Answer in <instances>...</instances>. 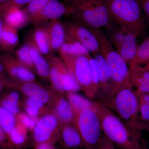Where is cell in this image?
I'll return each mask as SVG.
<instances>
[{
    "label": "cell",
    "mask_w": 149,
    "mask_h": 149,
    "mask_svg": "<svg viewBox=\"0 0 149 149\" xmlns=\"http://www.w3.org/2000/svg\"><path fill=\"white\" fill-rule=\"evenodd\" d=\"M19 41L17 29L4 22L0 50L8 52L13 49L18 45Z\"/></svg>",
    "instance_id": "obj_24"
},
{
    "label": "cell",
    "mask_w": 149,
    "mask_h": 149,
    "mask_svg": "<svg viewBox=\"0 0 149 149\" xmlns=\"http://www.w3.org/2000/svg\"><path fill=\"white\" fill-rule=\"evenodd\" d=\"M0 61L5 71L13 80L22 82H33L35 75L32 71L23 66L14 56L10 53L0 54Z\"/></svg>",
    "instance_id": "obj_10"
},
{
    "label": "cell",
    "mask_w": 149,
    "mask_h": 149,
    "mask_svg": "<svg viewBox=\"0 0 149 149\" xmlns=\"http://www.w3.org/2000/svg\"><path fill=\"white\" fill-rule=\"evenodd\" d=\"M90 29L98 40L102 55L108 68L111 78L112 96L123 89L132 88L128 65L116 52L106 35L100 29Z\"/></svg>",
    "instance_id": "obj_2"
},
{
    "label": "cell",
    "mask_w": 149,
    "mask_h": 149,
    "mask_svg": "<svg viewBox=\"0 0 149 149\" xmlns=\"http://www.w3.org/2000/svg\"><path fill=\"white\" fill-rule=\"evenodd\" d=\"M104 135L120 149H139L142 131L133 128L102 105L98 114Z\"/></svg>",
    "instance_id": "obj_1"
},
{
    "label": "cell",
    "mask_w": 149,
    "mask_h": 149,
    "mask_svg": "<svg viewBox=\"0 0 149 149\" xmlns=\"http://www.w3.org/2000/svg\"><path fill=\"white\" fill-rule=\"evenodd\" d=\"M5 69L2 63L0 61V78L3 80H7V79L5 76Z\"/></svg>",
    "instance_id": "obj_42"
},
{
    "label": "cell",
    "mask_w": 149,
    "mask_h": 149,
    "mask_svg": "<svg viewBox=\"0 0 149 149\" xmlns=\"http://www.w3.org/2000/svg\"><path fill=\"white\" fill-rule=\"evenodd\" d=\"M74 125L81 136L85 149H97L102 136L101 124L95 112L85 110L75 116Z\"/></svg>",
    "instance_id": "obj_7"
},
{
    "label": "cell",
    "mask_w": 149,
    "mask_h": 149,
    "mask_svg": "<svg viewBox=\"0 0 149 149\" xmlns=\"http://www.w3.org/2000/svg\"><path fill=\"white\" fill-rule=\"evenodd\" d=\"M71 8L58 0H51L37 15L31 19L30 23L35 25L42 24L48 21L59 19L64 15H69Z\"/></svg>",
    "instance_id": "obj_12"
},
{
    "label": "cell",
    "mask_w": 149,
    "mask_h": 149,
    "mask_svg": "<svg viewBox=\"0 0 149 149\" xmlns=\"http://www.w3.org/2000/svg\"></svg>",
    "instance_id": "obj_49"
},
{
    "label": "cell",
    "mask_w": 149,
    "mask_h": 149,
    "mask_svg": "<svg viewBox=\"0 0 149 149\" xmlns=\"http://www.w3.org/2000/svg\"><path fill=\"white\" fill-rule=\"evenodd\" d=\"M19 93L17 91H13L2 101L1 106L8 111L11 113L16 116L19 112Z\"/></svg>",
    "instance_id": "obj_29"
},
{
    "label": "cell",
    "mask_w": 149,
    "mask_h": 149,
    "mask_svg": "<svg viewBox=\"0 0 149 149\" xmlns=\"http://www.w3.org/2000/svg\"><path fill=\"white\" fill-rule=\"evenodd\" d=\"M97 149H115V145L104 135H102Z\"/></svg>",
    "instance_id": "obj_36"
},
{
    "label": "cell",
    "mask_w": 149,
    "mask_h": 149,
    "mask_svg": "<svg viewBox=\"0 0 149 149\" xmlns=\"http://www.w3.org/2000/svg\"><path fill=\"white\" fill-rule=\"evenodd\" d=\"M8 80H4L0 78V92L2 90L4 86L7 85Z\"/></svg>",
    "instance_id": "obj_46"
},
{
    "label": "cell",
    "mask_w": 149,
    "mask_h": 149,
    "mask_svg": "<svg viewBox=\"0 0 149 149\" xmlns=\"http://www.w3.org/2000/svg\"><path fill=\"white\" fill-rule=\"evenodd\" d=\"M142 13L149 24V0H138Z\"/></svg>",
    "instance_id": "obj_37"
},
{
    "label": "cell",
    "mask_w": 149,
    "mask_h": 149,
    "mask_svg": "<svg viewBox=\"0 0 149 149\" xmlns=\"http://www.w3.org/2000/svg\"><path fill=\"white\" fill-rule=\"evenodd\" d=\"M143 68L145 69L146 70L148 71H149V63L145 65V66L143 67Z\"/></svg>",
    "instance_id": "obj_47"
},
{
    "label": "cell",
    "mask_w": 149,
    "mask_h": 149,
    "mask_svg": "<svg viewBox=\"0 0 149 149\" xmlns=\"http://www.w3.org/2000/svg\"><path fill=\"white\" fill-rule=\"evenodd\" d=\"M51 0H32L23 9L31 21V19L40 13Z\"/></svg>",
    "instance_id": "obj_31"
},
{
    "label": "cell",
    "mask_w": 149,
    "mask_h": 149,
    "mask_svg": "<svg viewBox=\"0 0 149 149\" xmlns=\"http://www.w3.org/2000/svg\"><path fill=\"white\" fill-rule=\"evenodd\" d=\"M148 63H149V37L139 45L136 56L129 66V68Z\"/></svg>",
    "instance_id": "obj_27"
},
{
    "label": "cell",
    "mask_w": 149,
    "mask_h": 149,
    "mask_svg": "<svg viewBox=\"0 0 149 149\" xmlns=\"http://www.w3.org/2000/svg\"><path fill=\"white\" fill-rule=\"evenodd\" d=\"M35 149H54L50 143H43L36 145Z\"/></svg>",
    "instance_id": "obj_41"
},
{
    "label": "cell",
    "mask_w": 149,
    "mask_h": 149,
    "mask_svg": "<svg viewBox=\"0 0 149 149\" xmlns=\"http://www.w3.org/2000/svg\"><path fill=\"white\" fill-rule=\"evenodd\" d=\"M63 24L67 35L85 46L93 56L101 53L98 40L91 29L73 19Z\"/></svg>",
    "instance_id": "obj_9"
},
{
    "label": "cell",
    "mask_w": 149,
    "mask_h": 149,
    "mask_svg": "<svg viewBox=\"0 0 149 149\" xmlns=\"http://www.w3.org/2000/svg\"><path fill=\"white\" fill-rule=\"evenodd\" d=\"M139 101L140 119L142 122L149 121V94L136 91Z\"/></svg>",
    "instance_id": "obj_30"
},
{
    "label": "cell",
    "mask_w": 149,
    "mask_h": 149,
    "mask_svg": "<svg viewBox=\"0 0 149 149\" xmlns=\"http://www.w3.org/2000/svg\"><path fill=\"white\" fill-rule=\"evenodd\" d=\"M4 22L17 29L22 28L30 22L23 9L14 8L3 15Z\"/></svg>",
    "instance_id": "obj_23"
},
{
    "label": "cell",
    "mask_w": 149,
    "mask_h": 149,
    "mask_svg": "<svg viewBox=\"0 0 149 149\" xmlns=\"http://www.w3.org/2000/svg\"><path fill=\"white\" fill-rule=\"evenodd\" d=\"M31 41L30 53L34 62L35 71L40 77L46 80H50V66L49 63L35 45L32 37Z\"/></svg>",
    "instance_id": "obj_22"
},
{
    "label": "cell",
    "mask_w": 149,
    "mask_h": 149,
    "mask_svg": "<svg viewBox=\"0 0 149 149\" xmlns=\"http://www.w3.org/2000/svg\"><path fill=\"white\" fill-rule=\"evenodd\" d=\"M100 103L107 108L116 112L123 121L128 125L141 130L142 121L139 116V99L132 88L119 91L107 100Z\"/></svg>",
    "instance_id": "obj_4"
},
{
    "label": "cell",
    "mask_w": 149,
    "mask_h": 149,
    "mask_svg": "<svg viewBox=\"0 0 149 149\" xmlns=\"http://www.w3.org/2000/svg\"><path fill=\"white\" fill-rule=\"evenodd\" d=\"M112 20L133 33L143 34L146 26L138 0H103Z\"/></svg>",
    "instance_id": "obj_3"
},
{
    "label": "cell",
    "mask_w": 149,
    "mask_h": 149,
    "mask_svg": "<svg viewBox=\"0 0 149 149\" xmlns=\"http://www.w3.org/2000/svg\"><path fill=\"white\" fill-rule=\"evenodd\" d=\"M31 37L33 43L41 53L44 55H50L51 54L47 32L46 26L42 24L36 25Z\"/></svg>",
    "instance_id": "obj_21"
},
{
    "label": "cell",
    "mask_w": 149,
    "mask_h": 149,
    "mask_svg": "<svg viewBox=\"0 0 149 149\" xmlns=\"http://www.w3.org/2000/svg\"><path fill=\"white\" fill-rule=\"evenodd\" d=\"M32 0H8L0 5V15H3L10 9L16 8H21L26 6Z\"/></svg>",
    "instance_id": "obj_33"
},
{
    "label": "cell",
    "mask_w": 149,
    "mask_h": 149,
    "mask_svg": "<svg viewBox=\"0 0 149 149\" xmlns=\"http://www.w3.org/2000/svg\"><path fill=\"white\" fill-rule=\"evenodd\" d=\"M19 120L22 125L25 128L29 129H34L37 125V122L34 119V118L24 113H22L19 116Z\"/></svg>",
    "instance_id": "obj_34"
},
{
    "label": "cell",
    "mask_w": 149,
    "mask_h": 149,
    "mask_svg": "<svg viewBox=\"0 0 149 149\" xmlns=\"http://www.w3.org/2000/svg\"><path fill=\"white\" fill-rule=\"evenodd\" d=\"M26 104L27 106L33 108L35 109L39 110H40L43 107V104L29 98L27 99Z\"/></svg>",
    "instance_id": "obj_38"
},
{
    "label": "cell",
    "mask_w": 149,
    "mask_h": 149,
    "mask_svg": "<svg viewBox=\"0 0 149 149\" xmlns=\"http://www.w3.org/2000/svg\"><path fill=\"white\" fill-rule=\"evenodd\" d=\"M63 142L70 149H85V146L80 133L74 124L61 125Z\"/></svg>",
    "instance_id": "obj_18"
},
{
    "label": "cell",
    "mask_w": 149,
    "mask_h": 149,
    "mask_svg": "<svg viewBox=\"0 0 149 149\" xmlns=\"http://www.w3.org/2000/svg\"><path fill=\"white\" fill-rule=\"evenodd\" d=\"M129 69L133 87L136 91L149 94V71L141 66Z\"/></svg>",
    "instance_id": "obj_20"
},
{
    "label": "cell",
    "mask_w": 149,
    "mask_h": 149,
    "mask_svg": "<svg viewBox=\"0 0 149 149\" xmlns=\"http://www.w3.org/2000/svg\"><path fill=\"white\" fill-rule=\"evenodd\" d=\"M60 56L65 55H89L90 52L82 44L66 34L65 42L58 51Z\"/></svg>",
    "instance_id": "obj_25"
},
{
    "label": "cell",
    "mask_w": 149,
    "mask_h": 149,
    "mask_svg": "<svg viewBox=\"0 0 149 149\" xmlns=\"http://www.w3.org/2000/svg\"><path fill=\"white\" fill-rule=\"evenodd\" d=\"M9 139L13 146H19L23 144L26 139V133L23 127L16 125L8 135Z\"/></svg>",
    "instance_id": "obj_32"
},
{
    "label": "cell",
    "mask_w": 149,
    "mask_h": 149,
    "mask_svg": "<svg viewBox=\"0 0 149 149\" xmlns=\"http://www.w3.org/2000/svg\"><path fill=\"white\" fill-rule=\"evenodd\" d=\"M31 35H29L23 45L17 50L15 56L23 66L30 71H35V65L30 53L31 47Z\"/></svg>",
    "instance_id": "obj_26"
},
{
    "label": "cell",
    "mask_w": 149,
    "mask_h": 149,
    "mask_svg": "<svg viewBox=\"0 0 149 149\" xmlns=\"http://www.w3.org/2000/svg\"><path fill=\"white\" fill-rule=\"evenodd\" d=\"M98 70V88L96 97L102 102L112 96L111 78L108 68L101 53L93 56Z\"/></svg>",
    "instance_id": "obj_11"
},
{
    "label": "cell",
    "mask_w": 149,
    "mask_h": 149,
    "mask_svg": "<svg viewBox=\"0 0 149 149\" xmlns=\"http://www.w3.org/2000/svg\"><path fill=\"white\" fill-rule=\"evenodd\" d=\"M13 146L7 134L0 126V149H11Z\"/></svg>",
    "instance_id": "obj_35"
},
{
    "label": "cell",
    "mask_w": 149,
    "mask_h": 149,
    "mask_svg": "<svg viewBox=\"0 0 149 149\" xmlns=\"http://www.w3.org/2000/svg\"><path fill=\"white\" fill-rule=\"evenodd\" d=\"M16 125L15 116L0 106V126L8 136Z\"/></svg>",
    "instance_id": "obj_28"
},
{
    "label": "cell",
    "mask_w": 149,
    "mask_h": 149,
    "mask_svg": "<svg viewBox=\"0 0 149 149\" xmlns=\"http://www.w3.org/2000/svg\"><path fill=\"white\" fill-rule=\"evenodd\" d=\"M8 1V0H0V5L1 4L3 3L6 2L7 1Z\"/></svg>",
    "instance_id": "obj_48"
},
{
    "label": "cell",
    "mask_w": 149,
    "mask_h": 149,
    "mask_svg": "<svg viewBox=\"0 0 149 149\" xmlns=\"http://www.w3.org/2000/svg\"><path fill=\"white\" fill-rule=\"evenodd\" d=\"M56 117L61 125L74 124L75 113L67 99L62 96L60 97L56 101Z\"/></svg>",
    "instance_id": "obj_19"
},
{
    "label": "cell",
    "mask_w": 149,
    "mask_h": 149,
    "mask_svg": "<svg viewBox=\"0 0 149 149\" xmlns=\"http://www.w3.org/2000/svg\"><path fill=\"white\" fill-rule=\"evenodd\" d=\"M7 85L20 88L24 94L29 98L35 100L44 104L49 100V96L42 86L33 82H22L8 80Z\"/></svg>",
    "instance_id": "obj_15"
},
{
    "label": "cell",
    "mask_w": 149,
    "mask_h": 149,
    "mask_svg": "<svg viewBox=\"0 0 149 149\" xmlns=\"http://www.w3.org/2000/svg\"><path fill=\"white\" fill-rule=\"evenodd\" d=\"M26 110L27 114L33 118L37 117L40 113V110L26 106Z\"/></svg>",
    "instance_id": "obj_39"
},
{
    "label": "cell",
    "mask_w": 149,
    "mask_h": 149,
    "mask_svg": "<svg viewBox=\"0 0 149 149\" xmlns=\"http://www.w3.org/2000/svg\"><path fill=\"white\" fill-rule=\"evenodd\" d=\"M89 55L60 56L88 98L96 97L97 88L94 83Z\"/></svg>",
    "instance_id": "obj_6"
},
{
    "label": "cell",
    "mask_w": 149,
    "mask_h": 149,
    "mask_svg": "<svg viewBox=\"0 0 149 149\" xmlns=\"http://www.w3.org/2000/svg\"><path fill=\"white\" fill-rule=\"evenodd\" d=\"M139 149H149L146 143V142L142 137L141 139V145H140Z\"/></svg>",
    "instance_id": "obj_45"
},
{
    "label": "cell",
    "mask_w": 149,
    "mask_h": 149,
    "mask_svg": "<svg viewBox=\"0 0 149 149\" xmlns=\"http://www.w3.org/2000/svg\"><path fill=\"white\" fill-rule=\"evenodd\" d=\"M4 20L3 18V15H0V43L2 35L3 28Z\"/></svg>",
    "instance_id": "obj_43"
},
{
    "label": "cell",
    "mask_w": 149,
    "mask_h": 149,
    "mask_svg": "<svg viewBox=\"0 0 149 149\" xmlns=\"http://www.w3.org/2000/svg\"><path fill=\"white\" fill-rule=\"evenodd\" d=\"M85 0H65V4L70 8H73Z\"/></svg>",
    "instance_id": "obj_40"
},
{
    "label": "cell",
    "mask_w": 149,
    "mask_h": 149,
    "mask_svg": "<svg viewBox=\"0 0 149 149\" xmlns=\"http://www.w3.org/2000/svg\"><path fill=\"white\" fill-rule=\"evenodd\" d=\"M50 66V80L57 91L60 93H76L80 87L61 58L50 55L45 56Z\"/></svg>",
    "instance_id": "obj_8"
},
{
    "label": "cell",
    "mask_w": 149,
    "mask_h": 149,
    "mask_svg": "<svg viewBox=\"0 0 149 149\" xmlns=\"http://www.w3.org/2000/svg\"><path fill=\"white\" fill-rule=\"evenodd\" d=\"M66 97L73 109L75 116L85 110L93 111L98 114L102 106L100 103L92 101L74 92L67 93Z\"/></svg>",
    "instance_id": "obj_17"
},
{
    "label": "cell",
    "mask_w": 149,
    "mask_h": 149,
    "mask_svg": "<svg viewBox=\"0 0 149 149\" xmlns=\"http://www.w3.org/2000/svg\"><path fill=\"white\" fill-rule=\"evenodd\" d=\"M51 54L58 51L65 42L66 32L63 23L59 19L50 21L46 25Z\"/></svg>",
    "instance_id": "obj_16"
},
{
    "label": "cell",
    "mask_w": 149,
    "mask_h": 149,
    "mask_svg": "<svg viewBox=\"0 0 149 149\" xmlns=\"http://www.w3.org/2000/svg\"><path fill=\"white\" fill-rule=\"evenodd\" d=\"M58 119L53 115L42 118L37 123L34 128V139L36 145L50 143L54 133L58 128Z\"/></svg>",
    "instance_id": "obj_13"
},
{
    "label": "cell",
    "mask_w": 149,
    "mask_h": 149,
    "mask_svg": "<svg viewBox=\"0 0 149 149\" xmlns=\"http://www.w3.org/2000/svg\"><path fill=\"white\" fill-rule=\"evenodd\" d=\"M141 129L142 130H146L148 132H149V121L147 122H142Z\"/></svg>",
    "instance_id": "obj_44"
},
{
    "label": "cell",
    "mask_w": 149,
    "mask_h": 149,
    "mask_svg": "<svg viewBox=\"0 0 149 149\" xmlns=\"http://www.w3.org/2000/svg\"><path fill=\"white\" fill-rule=\"evenodd\" d=\"M69 15L74 21L91 29H100L113 22L103 0H85L71 8Z\"/></svg>",
    "instance_id": "obj_5"
},
{
    "label": "cell",
    "mask_w": 149,
    "mask_h": 149,
    "mask_svg": "<svg viewBox=\"0 0 149 149\" xmlns=\"http://www.w3.org/2000/svg\"><path fill=\"white\" fill-rule=\"evenodd\" d=\"M107 38L114 48L137 44V37L132 32L113 21L105 27Z\"/></svg>",
    "instance_id": "obj_14"
}]
</instances>
